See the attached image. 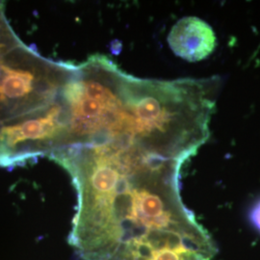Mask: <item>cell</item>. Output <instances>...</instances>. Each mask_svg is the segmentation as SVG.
Wrapping results in <instances>:
<instances>
[{
  "mask_svg": "<svg viewBox=\"0 0 260 260\" xmlns=\"http://www.w3.org/2000/svg\"><path fill=\"white\" fill-rule=\"evenodd\" d=\"M75 67L47 60L23 43L0 55V123L54 105Z\"/></svg>",
  "mask_w": 260,
  "mask_h": 260,
  "instance_id": "2",
  "label": "cell"
},
{
  "mask_svg": "<svg viewBox=\"0 0 260 260\" xmlns=\"http://www.w3.org/2000/svg\"><path fill=\"white\" fill-rule=\"evenodd\" d=\"M67 121L62 93L46 111L0 123V167H16L38 156H50L64 144Z\"/></svg>",
  "mask_w": 260,
  "mask_h": 260,
  "instance_id": "3",
  "label": "cell"
},
{
  "mask_svg": "<svg viewBox=\"0 0 260 260\" xmlns=\"http://www.w3.org/2000/svg\"><path fill=\"white\" fill-rule=\"evenodd\" d=\"M249 220L252 228L260 234V198L251 205L249 211Z\"/></svg>",
  "mask_w": 260,
  "mask_h": 260,
  "instance_id": "6",
  "label": "cell"
},
{
  "mask_svg": "<svg viewBox=\"0 0 260 260\" xmlns=\"http://www.w3.org/2000/svg\"><path fill=\"white\" fill-rule=\"evenodd\" d=\"M168 42L172 50L188 62L204 60L213 53L217 46L212 27L196 17L179 19L172 28Z\"/></svg>",
  "mask_w": 260,
  "mask_h": 260,
  "instance_id": "4",
  "label": "cell"
},
{
  "mask_svg": "<svg viewBox=\"0 0 260 260\" xmlns=\"http://www.w3.org/2000/svg\"><path fill=\"white\" fill-rule=\"evenodd\" d=\"M194 153L122 134L69 146L50 156L77 192L69 236L84 260H212V238L180 196V170Z\"/></svg>",
  "mask_w": 260,
  "mask_h": 260,
  "instance_id": "1",
  "label": "cell"
},
{
  "mask_svg": "<svg viewBox=\"0 0 260 260\" xmlns=\"http://www.w3.org/2000/svg\"><path fill=\"white\" fill-rule=\"evenodd\" d=\"M22 42L11 27L5 16V5L0 1V55L19 46Z\"/></svg>",
  "mask_w": 260,
  "mask_h": 260,
  "instance_id": "5",
  "label": "cell"
}]
</instances>
